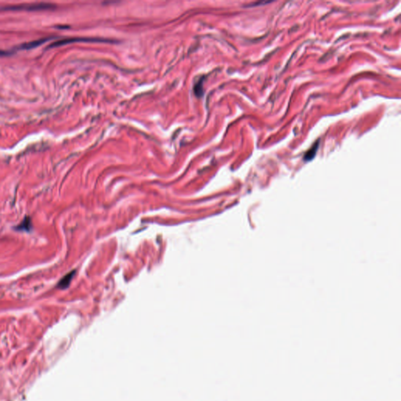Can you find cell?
I'll use <instances>...</instances> for the list:
<instances>
[{"label":"cell","instance_id":"6da1fadb","mask_svg":"<svg viewBox=\"0 0 401 401\" xmlns=\"http://www.w3.org/2000/svg\"><path fill=\"white\" fill-rule=\"evenodd\" d=\"M56 6L52 3H46V2H38V3H31V4H21V5L9 6L1 8V10H27V11H38V10H46L55 8Z\"/></svg>","mask_w":401,"mask_h":401},{"label":"cell","instance_id":"7a4b0ae2","mask_svg":"<svg viewBox=\"0 0 401 401\" xmlns=\"http://www.w3.org/2000/svg\"><path fill=\"white\" fill-rule=\"evenodd\" d=\"M91 41H98L97 39H90V38H65V39H61L59 40V41L54 42L50 45L49 48H52V47H57L60 46H63V45H67V44H69V43L71 42H91Z\"/></svg>","mask_w":401,"mask_h":401},{"label":"cell","instance_id":"3957f363","mask_svg":"<svg viewBox=\"0 0 401 401\" xmlns=\"http://www.w3.org/2000/svg\"><path fill=\"white\" fill-rule=\"evenodd\" d=\"M50 39V38H40V39L34 40V41L24 43V44H22L19 48L23 49V50H31V49L35 48V47L38 46H41L42 44L46 42L49 41Z\"/></svg>","mask_w":401,"mask_h":401},{"label":"cell","instance_id":"277c9868","mask_svg":"<svg viewBox=\"0 0 401 401\" xmlns=\"http://www.w3.org/2000/svg\"><path fill=\"white\" fill-rule=\"evenodd\" d=\"M74 274H75V271H74V270H73V271H71V272L66 274V275L64 276V277H63L60 281H59V283L57 284V287H58V288H60V289H65V288H67V287L69 286V284H70V283H71V280H72Z\"/></svg>","mask_w":401,"mask_h":401},{"label":"cell","instance_id":"5b68a950","mask_svg":"<svg viewBox=\"0 0 401 401\" xmlns=\"http://www.w3.org/2000/svg\"><path fill=\"white\" fill-rule=\"evenodd\" d=\"M31 227H32V224H31V218L28 216H26L24 217V219H23L22 222L19 225L16 227L15 230L19 231H30Z\"/></svg>","mask_w":401,"mask_h":401},{"label":"cell","instance_id":"8992f818","mask_svg":"<svg viewBox=\"0 0 401 401\" xmlns=\"http://www.w3.org/2000/svg\"><path fill=\"white\" fill-rule=\"evenodd\" d=\"M318 146H319V144H318V143H317V142L315 143V144H313V146H312L311 149H310V150H309L306 153V154H305V156H304L305 160H306V161L311 160V159L313 158V157H314L315 154L317 153V149H318Z\"/></svg>","mask_w":401,"mask_h":401},{"label":"cell","instance_id":"52a82bcc","mask_svg":"<svg viewBox=\"0 0 401 401\" xmlns=\"http://www.w3.org/2000/svg\"><path fill=\"white\" fill-rule=\"evenodd\" d=\"M10 53L3 51V50H0V56H7V55H10Z\"/></svg>","mask_w":401,"mask_h":401}]
</instances>
